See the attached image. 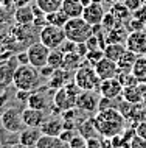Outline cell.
I'll list each match as a JSON object with an SVG mask.
<instances>
[{
  "label": "cell",
  "mask_w": 146,
  "mask_h": 148,
  "mask_svg": "<svg viewBox=\"0 0 146 148\" xmlns=\"http://www.w3.org/2000/svg\"><path fill=\"white\" fill-rule=\"evenodd\" d=\"M98 134L101 137H113L121 134L126 126V117L118 108H110L104 111H96V115L92 117Z\"/></svg>",
  "instance_id": "1"
},
{
  "label": "cell",
  "mask_w": 146,
  "mask_h": 148,
  "mask_svg": "<svg viewBox=\"0 0 146 148\" xmlns=\"http://www.w3.org/2000/svg\"><path fill=\"white\" fill-rule=\"evenodd\" d=\"M81 89L76 86L75 81L67 83L64 87L54 90L53 95V105H51V114H61L67 109H72V108H76V98L79 95Z\"/></svg>",
  "instance_id": "2"
},
{
  "label": "cell",
  "mask_w": 146,
  "mask_h": 148,
  "mask_svg": "<svg viewBox=\"0 0 146 148\" xmlns=\"http://www.w3.org/2000/svg\"><path fill=\"white\" fill-rule=\"evenodd\" d=\"M41 72L31 64H23L16 69L14 78H13V86L16 89L22 90H36L37 87H41Z\"/></svg>",
  "instance_id": "3"
},
{
  "label": "cell",
  "mask_w": 146,
  "mask_h": 148,
  "mask_svg": "<svg viewBox=\"0 0 146 148\" xmlns=\"http://www.w3.org/2000/svg\"><path fill=\"white\" fill-rule=\"evenodd\" d=\"M64 31H65V38L76 44L86 42L93 34L92 25L89 22H86L82 16L81 17L69 19V22L64 25Z\"/></svg>",
  "instance_id": "4"
},
{
  "label": "cell",
  "mask_w": 146,
  "mask_h": 148,
  "mask_svg": "<svg viewBox=\"0 0 146 148\" xmlns=\"http://www.w3.org/2000/svg\"><path fill=\"white\" fill-rule=\"evenodd\" d=\"M73 81L81 90H96L100 89L101 78L98 77L96 70L93 66L89 64H81L79 69L75 70L73 73Z\"/></svg>",
  "instance_id": "5"
},
{
  "label": "cell",
  "mask_w": 146,
  "mask_h": 148,
  "mask_svg": "<svg viewBox=\"0 0 146 148\" xmlns=\"http://www.w3.org/2000/svg\"><path fill=\"white\" fill-rule=\"evenodd\" d=\"M65 31L62 27H56L51 25V23H47L44 28L39 30V41L42 44H45L50 50L53 49H59L61 44L65 41Z\"/></svg>",
  "instance_id": "6"
},
{
  "label": "cell",
  "mask_w": 146,
  "mask_h": 148,
  "mask_svg": "<svg viewBox=\"0 0 146 148\" xmlns=\"http://www.w3.org/2000/svg\"><path fill=\"white\" fill-rule=\"evenodd\" d=\"M0 125L6 131L20 133L25 128V123H23V119H22V111L14 106H10L6 109H3L2 117H0Z\"/></svg>",
  "instance_id": "7"
},
{
  "label": "cell",
  "mask_w": 146,
  "mask_h": 148,
  "mask_svg": "<svg viewBox=\"0 0 146 148\" xmlns=\"http://www.w3.org/2000/svg\"><path fill=\"white\" fill-rule=\"evenodd\" d=\"M26 53H28V58H30V64L34 66L36 69H42L44 66L48 64L50 49L41 41L30 44V47L26 49Z\"/></svg>",
  "instance_id": "8"
},
{
  "label": "cell",
  "mask_w": 146,
  "mask_h": 148,
  "mask_svg": "<svg viewBox=\"0 0 146 148\" xmlns=\"http://www.w3.org/2000/svg\"><path fill=\"white\" fill-rule=\"evenodd\" d=\"M101 97V95H100ZM96 90H81L76 98V108L81 112L93 114L98 111V103H100Z\"/></svg>",
  "instance_id": "9"
},
{
  "label": "cell",
  "mask_w": 146,
  "mask_h": 148,
  "mask_svg": "<svg viewBox=\"0 0 146 148\" xmlns=\"http://www.w3.org/2000/svg\"><path fill=\"white\" fill-rule=\"evenodd\" d=\"M48 90V86L47 87H37L36 90L31 92L28 101H26V106L30 108H34V109H41V111H47L50 109L51 105H53V95H48L45 94V92Z\"/></svg>",
  "instance_id": "10"
},
{
  "label": "cell",
  "mask_w": 146,
  "mask_h": 148,
  "mask_svg": "<svg viewBox=\"0 0 146 148\" xmlns=\"http://www.w3.org/2000/svg\"><path fill=\"white\" fill-rule=\"evenodd\" d=\"M123 84L120 83V79L117 77L115 78H107V79H103L101 84H100V89H98V94L101 97H106V98H113L117 100L123 94Z\"/></svg>",
  "instance_id": "11"
},
{
  "label": "cell",
  "mask_w": 146,
  "mask_h": 148,
  "mask_svg": "<svg viewBox=\"0 0 146 148\" xmlns=\"http://www.w3.org/2000/svg\"><path fill=\"white\" fill-rule=\"evenodd\" d=\"M126 49L134 51L137 55H145L146 53V31H131L126 39Z\"/></svg>",
  "instance_id": "12"
},
{
  "label": "cell",
  "mask_w": 146,
  "mask_h": 148,
  "mask_svg": "<svg viewBox=\"0 0 146 148\" xmlns=\"http://www.w3.org/2000/svg\"><path fill=\"white\" fill-rule=\"evenodd\" d=\"M19 67L17 58L14 56H8L6 61L0 62V83L3 86H10L13 84V78L16 73V69Z\"/></svg>",
  "instance_id": "13"
},
{
  "label": "cell",
  "mask_w": 146,
  "mask_h": 148,
  "mask_svg": "<svg viewBox=\"0 0 146 148\" xmlns=\"http://www.w3.org/2000/svg\"><path fill=\"white\" fill-rule=\"evenodd\" d=\"M93 67H95L98 77L101 78V81H103V79H107V78H115L118 75L117 62L112 61V59H109V58H106V56L103 59H100V61H98Z\"/></svg>",
  "instance_id": "14"
},
{
  "label": "cell",
  "mask_w": 146,
  "mask_h": 148,
  "mask_svg": "<svg viewBox=\"0 0 146 148\" xmlns=\"http://www.w3.org/2000/svg\"><path fill=\"white\" fill-rule=\"evenodd\" d=\"M22 119L25 126H33V128H41L42 123L45 122V111L34 109V108L26 106L25 109H22Z\"/></svg>",
  "instance_id": "15"
},
{
  "label": "cell",
  "mask_w": 146,
  "mask_h": 148,
  "mask_svg": "<svg viewBox=\"0 0 146 148\" xmlns=\"http://www.w3.org/2000/svg\"><path fill=\"white\" fill-rule=\"evenodd\" d=\"M41 130H42V134L59 136L62 133V130H64V119L61 117V114H58V115L51 114L50 117H47L45 122L42 123Z\"/></svg>",
  "instance_id": "16"
},
{
  "label": "cell",
  "mask_w": 146,
  "mask_h": 148,
  "mask_svg": "<svg viewBox=\"0 0 146 148\" xmlns=\"http://www.w3.org/2000/svg\"><path fill=\"white\" fill-rule=\"evenodd\" d=\"M104 8H103V3H90L89 6L84 8L82 11V17H84L86 22H89L90 25H100L103 22V17H104Z\"/></svg>",
  "instance_id": "17"
},
{
  "label": "cell",
  "mask_w": 146,
  "mask_h": 148,
  "mask_svg": "<svg viewBox=\"0 0 146 148\" xmlns=\"http://www.w3.org/2000/svg\"><path fill=\"white\" fill-rule=\"evenodd\" d=\"M42 137V130L41 128H33V126H25L19 133V142L28 148H36L39 139Z\"/></svg>",
  "instance_id": "18"
},
{
  "label": "cell",
  "mask_w": 146,
  "mask_h": 148,
  "mask_svg": "<svg viewBox=\"0 0 146 148\" xmlns=\"http://www.w3.org/2000/svg\"><path fill=\"white\" fill-rule=\"evenodd\" d=\"M72 78H73L72 72L62 69V67H61V69H54L53 75L48 78L47 86H48L50 89H53V90H58V89H61V87H64L67 83L72 81Z\"/></svg>",
  "instance_id": "19"
},
{
  "label": "cell",
  "mask_w": 146,
  "mask_h": 148,
  "mask_svg": "<svg viewBox=\"0 0 146 148\" xmlns=\"http://www.w3.org/2000/svg\"><path fill=\"white\" fill-rule=\"evenodd\" d=\"M14 22L19 25H33L34 22V10L33 6L26 5V6H19L14 10Z\"/></svg>",
  "instance_id": "20"
},
{
  "label": "cell",
  "mask_w": 146,
  "mask_h": 148,
  "mask_svg": "<svg viewBox=\"0 0 146 148\" xmlns=\"http://www.w3.org/2000/svg\"><path fill=\"white\" fill-rule=\"evenodd\" d=\"M140 55L134 53L131 50H126L121 58L117 61V66H118V72H123V73H131L132 72V67H134V62L137 61Z\"/></svg>",
  "instance_id": "21"
},
{
  "label": "cell",
  "mask_w": 146,
  "mask_h": 148,
  "mask_svg": "<svg viewBox=\"0 0 146 148\" xmlns=\"http://www.w3.org/2000/svg\"><path fill=\"white\" fill-rule=\"evenodd\" d=\"M36 148H70V147H69V142H64L59 136L42 134V137L39 139Z\"/></svg>",
  "instance_id": "22"
},
{
  "label": "cell",
  "mask_w": 146,
  "mask_h": 148,
  "mask_svg": "<svg viewBox=\"0 0 146 148\" xmlns=\"http://www.w3.org/2000/svg\"><path fill=\"white\" fill-rule=\"evenodd\" d=\"M61 10L64 11L70 19H73V17H81L82 11H84V6L81 5L79 0H62Z\"/></svg>",
  "instance_id": "23"
},
{
  "label": "cell",
  "mask_w": 146,
  "mask_h": 148,
  "mask_svg": "<svg viewBox=\"0 0 146 148\" xmlns=\"http://www.w3.org/2000/svg\"><path fill=\"white\" fill-rule=\"evenodd\" d=\"M121 95H123L124 101L131 103V105H139V103L143 101V92H141V87L139 84L124 87Z\"/></svg>",
  "instance_id": "24"
},
{
  "label": "cell",
  "mask_w": 146,
  "mask_h": 148,
  "mask_svg": "<svg viewBox=\"0 0 146 148\" xmlns=\"http://www.w3.org/2000/svg\"><path fill=\"white\" fill-rule=\"evenodd\" d=\"M128 50L126 49V44H120V42H112V44H107L104 47V56L112 59V61H118L121 58V55Z\"/></svg>",
  "instance_id": "25"
},
{
  "label": "cell",
  "mask_w": 146,
  "mask_h": 148,
  "mask_svg": "<svg viewBox=\"0 0 146 148\" xmlns=\"http://www.w3.org/2000/svg\"><path fill=\"white\" fill-rule=\"evenodd\" d=\"M110 13L113 14V17L117 19V21H120L121 23L126 22L129 17H131V10H129L128 6L124 5L123 2H117V3H113L112 6H110Z\"/></svg>",
  "instance_id": "26"
},
{
  "label": "cell",
  "mask_w": 146,
  "mask_h": 148,
  "mask_svg": "<svg viewBox=\"0 0 146 148\" xmlns=\"http://www.w3.org/2000/svg\"><path fill=\"white\" fill-rule=\"evenodd\" d=\"M131 73L139 79L140 83H146V56L145 55H140V56L137 58V61L134 62Z\"/></svg>",
  "instance_id": "27"
},
{
  "label": "cell",
  "mask_w": 146,
  "mask_h": 148,
  "mask_svg": "<svg viewBox=\"0 0 146 148\" xmlns=\"http://www.w3.org/2000/svg\"><path fill=\"white\" fill-rule=\"evenodd\" d=\"M78 134H81L82 137H86V139L100 136L98 131H96V128H95V125H93L92 119H87V120H84V122L78 123Z\"/></svg>",
  "instance_id": "28"
},
{
  "label": "cell",
  "mask_w": 146,
  "mask_h": 148,
  "mask_svg": "<svg viewBox=\"0 0 146 148\" xmlns=\"http://www.w3.org/2000/svg\"><path fill=\"white\" fill-rule=\"evenodd\" d=\"M45 19H47V23H51V25L62 27V28H64V25L69 22L70 17L62 10H58V11H53V13L45 14Z\"/></svg>",
  "instance_id": "29"
},
{
  "label": "cell",
  "mask_w": 146,
  "mask_h": 148,
  "mask_svg": "<svg viewBox=\"0 0 146 148\" xmlns=\"http://www.w3.org/2000/svg\"><path fill=\"white\" fill-rule=\"evenodd\" d=\"M82 64V56L75 51V53H67L64 58V64H62V69L69 70V72H75L76 69H79Z\"/></svg>",
  "instance_id": "30"
},
{
  "label": "cell",
  "mask_w": 146,
  "mask_h": 148,
  "mask_svg": "<svg viewBox=\"0 0 146 148\" xmlns=\"http://www.w3.org/2000/svg\"><path fill=\"white\" fill-rule=\"evenodd\" d=\"M128 34L126 33V28L124 27H115V28L109 30L107 33V44H112V42H120V44H124L126 39H128Z\"/></svg>",
  "instance_id": "31"
},
{
  "label": "cell",
  "mask_w": 146,
  "mask_h": 148,
  "mask_svg": "<svg viewBox=\"0 0 146 148\" xmlns=\"http://www.w3.org/2000/svg\"><path fill=\"white\" fill-rule=\"evenodd\" d=\"M64 58H65V53H64L61 49H53V50H50V55H48V66L53 67V69H61L62 64H64Z\"/></svg>",
  "instance_id": "32"
},
{
  "label": "cell",
  "mask_w": 146,
  "mask_h": 148,
  "mask_svg": "<svg viewBox=\"0 0 146 148\" xmlns=\"http://www.w3.org/2000/svg\"><path fill=\"white\" fill-rule=\"evenodd\" d=\"M36 5L41 8L45 14H48V13H53V11L61 10L62 0H36Z\"/></svg>",
  "instance_id": "33"
},
{
  "label": "cell",
  "mask_w": 146,
  "mask_h": 148,
  "mask_svg": "<svg viewBox=\"0 0 146 148\" xmlns=\"http://www.w3.org/2000/svg\"><path fill=\"white\" fill-rule=\"evenodd\" d=\"M104 58V50L98 49V50H89L87 55L84 56L86 59V64H89V66H95V64L100 61V59Z\"/></svg>",
  "instance_id": "34"
},
{
  "label": "cell",
  "mask_w": 146,
  "mask_h": 148,
  "mask_svg": "<svg viewBox=\"0 0 146 148\" xmlns=\"http://www.w3.org/2000/svg\"><path fill=\"white\" fill-rule=\"evenodd\" d=\"M101 25H103V28H104L106 31H109V30L115 28V27H120V25H121V22H120V21H117V19L113 17V14L109 11V13H106V14H104Z\"/></svg>",
  "instance_id": "35"
},
{
  "label": "cell",
  "mask_w": 146,
  "mask_h": 148,
  "mask_svg": "<svg viewBox=\"0 0 146 148\" xmlns=\"http://www.w3.org/2000/svg\"><path fill=\"white\" fill-rule=\"evenodd\" d=\"M70 148H87V139L82 137L81 134H76L72 140L69 142Z\"/></svg>",
  "instance_id": "36"
},
{
  "label": "cell",
  "mask_w": 146,
  "mask_h": 148,
  "mask_svg": "<svg viewBox=\"0 0 146 148\" xmlns=\"http://www.w3.org/2000/svg\"><path fill=\"white\" fill-rule=\"evenodd\" d=\"M126 28L131 30V31H140V30H145L146 25L141 21H139V19L132 17V19H129L128 23H126Z\"/></svg>",
  "instance_id": "37"
},
{
  "label": "cell",
  "mask_w": 146,
  "mask_h": 148,
  "mask_svg": "<svg viewBox=\"0 0 146 148\" xmlns=\"http://www.w3.org/2000/svg\"><path fill=\"white\" fill-rule=\"evenodd\" d=\"M76 47H78L76 42L70 41V39H65V41L61 44V47H59V49H61L67 55V53H75V51H76Z\"/></svg>",
  "instance_id": "38"
},
{
  "label": "cell",
  "mask_w": 146,
  "mask_h": 148,
  "mask_svg": "<svg viewBox=\"0 0 146 148\" xmlns=\"http://www.w3.org/2000/svg\"><path fill=\"white\" fill-rule=\"evenodd\" d=\"M110 108H117V106H115V103H113V98L100 97V103H98V111L110 109Z\"/></svg>",
  "instance_id": "39"
},
{
  "label": "cell",
  "mask_w": 146,
  "mask_h": 148,
  "mask_svg": "<svg viewBox=\"0 0 146 148\" xmlns=\"http://www.w3.org/2000/svg\"><path fill=\"white\" fill-rule=\"evenodd\" d=\"M86 45H87L89 50H98V49H101V42H100V39H98L96 34H92V36H90L87 41H86ZM101 50H103V49H101Z\"/></svg>",
  "instance_id": "40"
},
{
  "label": "cell",
  "mask_w": 146,
  "mask_h": 148,
  "mask_svg": "<svg viewBox=\"0 0 146 148\" xmlns=\"http://www.w3.org/2000/svg\"><path fill=\"white\" fill-rule=\"evenodd\" d=\"M129 148H146V139L143 137H140V136H135L132 137V140H131V145H129Z\"/></svg>",
  "instance_id": "41"
},
{
  "label": "cell",
  "mask_w": 146,
  "mask_h": 148,
  "mask_svg": "<svg viewBox=\"0 0 146 148\" xmlns=\"http://www.w3.org/2000/svg\"><path fill=\"white\" fill-rule=\"evenodd\" d=\"M30 95H31V90H22V89H16V100L17 101H20V103H26L28 101V98H30Z\"/></svg>",
  "instance_id": "42"
},
{
  "label": "cell",
  "mask_w": 146,
  "mask_h": 148,
  "mask_svg": "<svg viewBox=\"0 0 146 148\" xmlns=\"http://www.w3.org/2000/svg\"><path fill=\"white\" fill-rule=\"evenodd\" d=\"M132 17L139 19V21H141V22L146 25V5H145V3L139 8V10L134 11V13H132Z\"/></svg>",
  "instance_id": "43"
},
{
  "label": "cell",
  "mask_w": 146,
  "mask_h": 148,
  "mask_svg": "<svg viewBox=\"0 0 146 148\" xmlns=\"http://www.w3.org/2000/svg\"><path fill=\"white\" fill-rule=\"evenodd\" d=\"M87 148H104V145H103V137L96 136V137L87 139Z\"/></svg>",
  "instance_id": "44"
},
{
  "label": "cell",
  "mask_w": 146,
  "mask_h": 148,
  "mask_svg": "<svg viewBox=\"0 0 146 148\" xmlns=\"http://www.w3.org/2000/svg\"><path fill=\"white\" fill-rule=\"evenodd\" d=\"M123 3L129 8V10H131V13H134V11L139 10L145 2H143V0H123Z\"/></svg>",
  "instance_id": "45"
},
{
  "label": "cell",
  "mask_w": 146,
  "mask_h": 148,
  "mask_svg": "<svg viewBox=\"0 0 146 148\" xmlns=\"http://www.w3.org/2000/svg\"><path fill=\"white\" fill-rule=\"evenodd\" d=\"M76 134H78V133H76V130H62V133L59 134V137H61L64 142H70Z\"/></svg>",
  "instance_id": "46"
},
{
  "label": "cell",
  "mask_w": 146,
  "mask_h": 148,
  "mask_svg": "<svg viewBox=\"0 0 146 148\" xmlns=\"http://www.w3.org/2000/svg\"><path fill=\"white\" fill-rule=\"evenodd\" d=\"M16 58H17V62L19 66H23V64H30V58H28V53L25 51H19L17 55H16Z\"/></svg>",
  "instance_id": "47"
},
{
  "label": "cell",
  "mask_w": 146,
  "mask_h": 148,
  "mask_svg": "<svg viewBox=\"0 0 146 148\" xmlns=\"http://www.w3.org/2000/svg\"><path fill=\"white\" fill-rule=\"evenodd\" d=\"M39 72H41V77H42V78H47V79H48L51 75H53L54 69H53V67H50L48 64H47V66H44L42 69H39Z\"/></svg>",
  "instance_id": "48"
},
{
  "label": "cell",
  "mask_w": 146,
  "mask_h": 148,
  "mask_svg": "<svg viewBox=\"0 0 146 148\" xmlns=\"http://www.w3.org/2000/svg\"><path fill=\"white\" fill-rule=\"evenodd\" d=\"M135 133H137V136L146 139V122H140L139 123V126L135 128Z\"/></svg>",
  "instance_id": "49"
},
{
  "label": "cell",
  "mask_w": 146,
  "mask_h": 148,
  "mask_svg": "<svg viewBox=\"0 0 146 148\" xmlns=\"http://www.w3.org/2000/svg\"><path fill=\"white\" fill-rule=\"evenodd\" d=\"M87 51H89V49H87V45H86V42H81V44H78V47H76V53L79 55V56H82V58H84L86 55H87Z\"/></svg>",
  "instance_id": "50"
},
{
  "label": "cell",
  "mask_w": 146,
  "mask_h": 148,
  "mask_svg": "<svg viewBox=\"0 0 146 148\" xmlns=\"http://www.w3.org/2000/svg\"><path fill=\"white\" fill-rule=\"evenodd\" d=\"M31 2H33V0H13V5H14V8H19V6L30 5Z\"/></svg>",
  "instance_id": "51"
},
{
  "label": "cell",
  "mask_w": 146,
  "mask_h": 148,
  "mask_svg": "<svg viewBox=\"0 0 146 148\" xmlns=\"http://www.w3.org/2000/svg\"><path fill=\"white\" fill-rule=\"evenodd\" d=\"M0 148H11V145L8 142H5V140H2V139H0Z\"/></svg>",
  "instance_id": "52"
},
{
  "label": "cell",
  "mask_w": 146,
  "mask_h": 148,
  "mask_svg": "<svg viewBox=\"0 0 146 148\" xmlns=\"http://www.w3.org/2000/svg\"><path fill=\"white\" fill-rule=\"evenodd\" d=\"M79 2H81V5L86 8V6H89L90 3H92V0H79Z\"/></svg>",
  "instance_id": "53"
},
{
  "label": "cell",
  "mask_w": 146,
  "mask_h": 148,
  "mask_svg": "<svg viewBox=\"0 0 146 148\" xmlns=\"http://www.w3.org/2000/svg\"><path fill=\"white\" fill-rule=\"evenodd\" d=\"M11 148H28V147H25V145H22L20 142H17V143H14V145H11Z\"/></svg>",
  "instance_id": "54"
},
{
  "label": "cell",
  "mask_w": 146,
  "mask_h": 148,
  "mask_svg": "<svg viewBox=\"0 0 146 148\" xmlns=\"http://www.w3.org/2000/svg\"><path fill=\"white\" fill-rule=\"evenodd\" d=\"M117 2H118V0H104V3H109L110 6H112L113 3H117Z\"/></svg>",
  "instance_id": "55"
},
{
  "label": "cell",
  "mask_w": 146,
  "mask_h": 148,
  "mask_svg": "<svg viewBox=\"0 0 146 148\" xmlns=\"http://www.w3.org/2000/svg\"><path fill=\"white\" fill-rule=\"evenodd\" d=\"M5 87H8V86H3V84H2V83H0V94H2V92H3V90H5Z\"/></svg>",
  "instance_id": "56"
},
{
  "label": "cell",
  "mask_w": 146,
  "mask_h": 148,
  "mask_svg": "<svg viewBox=\"0 0 146 148\" xmlns=\"http://www.w3.org/2000/svg\"><path fill=\"white\" fill-rule=\"evenodd\" d=\"M104 0H92V3H103Z\"/></svg>",
  "instance_id": "57"
},
{
  "label": "cell",
  "mask_w": 146,
  "mask_h": 148,
  "mask_svg": "<svg viewBox=\"0 0 146 148\" xmlns=\"http://www.w3.org/2000/svg\"><path fill=\"white\" fill-rule=\"evenodd\" d=\"M0 11H2V2H0Z\"/></svg>",
  "instance_id": "58"
},
{
  "label": "cell",
  "mask_w": 146,
  "mask_h": 148,
  "mask_svg": "<svg viewBox=\"0 0 146 148\" xmlns=\"http://www.w3.org/2000/svg\"><path fill=\"white\" fill-rule=\"evenodd\" d=\"M143 2H145V5H146V0H143Z\"/></svg>",
  "instance_id": "59"
},
{
  "label": "cell",
  "mask_w": 146,
  "mask_h": 148,
  "mask_svg": "<svg viewBox=\"0 0 146 148\" xmlns=\"http://www.w3.org/2000/svg\"><path fill=\"white\" fill-rule=\"evenodd\" d=\"M145 56H146V53H145Z\"/></svg>",
  "instance_id": "60"
},
{
  "label": "cell",
  "mask_w": 146,
  "mask_h": 148,
  "mask_svg": "<svg viewBox=\"0 0 146 148\" xmlns=\"http://www.w3.org/2000/svg\"><path fill=\"white\" fill-rule=\"evenodd\" d=\"M0 22H2V21H0Z\"/></svg>",
  "instance_id": "61"
}]
</instances>
